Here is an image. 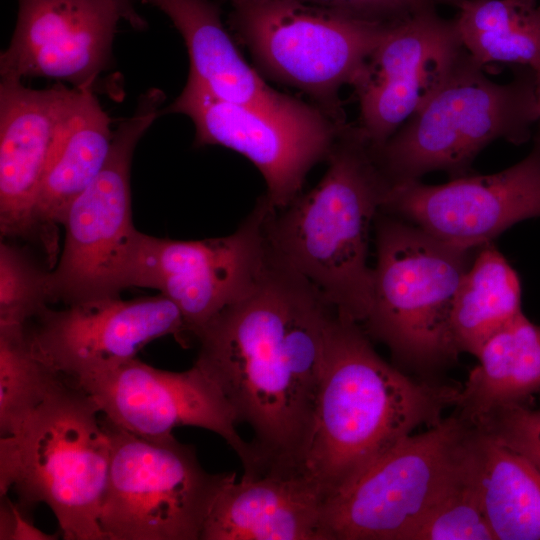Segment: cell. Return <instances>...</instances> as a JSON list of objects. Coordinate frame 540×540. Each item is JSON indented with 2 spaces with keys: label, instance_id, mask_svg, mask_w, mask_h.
Segmentation results:
<instances>
[{
  "label": "cell",
  "instance_id": "13",
  "mask_svg": "<svg viewBox=\"0 0 540 540\" xmlns=\"http://www.w3.org/2000/svg\"><path fill=\"white\" fill-rule=\"evenodd\" d=\"M72 382L91 396L107 420L128 432L158 439L173 435L179 426L203 428L222 437L234 450L244 476L261 474L251 442L238 433L234 410L195 364L186 371L172 372L135 357Z\"/></svg>",
  "mask_w": 540,
  "mask_h": 540
},
{
  "label": "cell",
  "instance_id": "30",
  "mask_svg": "<svg viewBox=\"0 0 540 540\" xmlns=\"http://www.w3.org/2000/svg\"><path fill=\"white\" fill-rule=\"evenodd\" d=\"M305 3L345 12L355 16L394 21L418 11L436 8L437 5H453L456 0H298Z\"/></svg>",
  "mask_w": 540,
  "mask_h": 540
},
{
  "label": "cell",
  "instance_id": "14",
  "mask_svg": "<svg viewBox=\"0 0 540 540\" xmlns=\"http://www.w3.org/2000/svg\"><path fill=\"white\" fill-rule=\"evenodd\" d=\"M469 56L455 20L436 8L392 21L352 84L355 126L371 148L381 147Z\"/></svg>",
  "mask_w": 540,
  "mask_h": 540
},
{
  "label": "cell",
  "instance_id": "12",
  "mask_svg": "<svg viewBox=\"0 0 540 540\" xmlns=\"http://www.w3.org/2000/svg\"><path fill=\"white\" fill-rule=\"evenodd\" d=\"M266 213L262 198L237 230L217 238L182 241L142 233L130 287L156 289L173 301L195 337L263 274L270 259Z\"/></svg>",
  "mask_w": 540,
  "mask_h": 540
},
{
  "label": "cell",
  "instance_id": "10",
  "mask_svg": "<svg viewBox=\"0 0 540 540\" xmlns=\"http://www.w3.org/2000/svg\"><path fill=\"white\" fill-rule=\"evenodd\" d=\"M474 430L453 411L397 444L326 500L328 540H405L457 480Z\"/></svg>",
  "mask_w": 540,
  "mask_h": 540
},
{
  "label": "cell",
  "instance_id": "2",
  "mask_svg": "<svg viewBox=\"0 0 540 540\" xmlns=\"http://www.w3.org/2000/svg\"><path fill=\"white\" fill-rule=\"evenodd\" d=\"M461 387L388 363L359 323L336 312L301 474L327 500L414 430L438 424Z\"/></svg>",
  "mask_w": 540,
  "mask_h": 540
},
{
  "label": "cell",
  "instance_id": "17",
  "mask_svg": "<svg viewBox=\"0 0 540 540\" xmlns=\"http://www.w3.org/2000/svg\"><path fill=\"white\" fill-rule=\"evenodd\" d=\"M9 46L0 55L1 79L43 77L90 89L112 63L116 0H17Z\"/></svg>",
  "mask_w": 540,
  "mask_h": 540
},
{
  "label": "cell",
  "instance_id": "4",
  "mask_svg": "<svg viewBox=\"0 0 540 540\" xmlns=\"http://www.w3.org/2000/svg\"><path fill=\"white\" fill-rule=\"evenodd\" d=\"M111 444L95 401L68 378L0 441V493L46 504L66 540H105L99 525Z\"/></svg>",
  "mask_w": 540,
  "mask_h": 540
},
{
  "label": "cell",
  "instance_id": "16",
  "mask_svg": "<svg viewBox=\"0 0 540 540\" xmlns=\"http://www.w3.org/2000/svg\"><path fill=\"white\" fill-rule=\"evenodd\" d=\"M27 331L37 354L55 371L76 381L110 370L149 342L172 335L184 344L189 331L177 305L166 296L87 300L61 310L47 307Z\"/></svg>",
  "mask_w": 540,
  "mask_h": 540
},
{
  "label": "cell",
  "instance_id": "29",
  "mask_svg": "<svg viewBox=\"0 0 540 540\" xmlns=\"http://www.w3.org/2000/svg\"><path fill=\"white\" fill-rule=\"evenodd\" d=\"M475 426L540 471V409H532L527 404L506 406L490 413Z\"/></svg>",
  "mask_w": 540,
  "mask_h": 540
},
{
  "label": "cell",
  "instance_id": "5",
  "mask_svg": "<svg viewBox=\"0 0 540 540\" xmlns=\"http://www.w3.org/2000/svg\"><path fill=\"white\" fill-rule=\"evenodd\" d=\"M375 222L377 263L371 305L361 327L388 347L399 368L440 379L459 355L451 314L473 250L451 246L382 211Z\"/></svg>",
  "mask_w": 540,
  "mask_h": 540
},
{
  "label": "cell",
  "instance_id": "24",
  "mask_svg": "<svg viewBox=\"0 0 540 540\" xmlns=\"http://www.w3.org/2000/svg\"><path fill=\"white\" fill-rule=\"evenodd\" d=\"M479 249L459 285L451 314L457 350L474 356L487 340L523 313L515 270L493 242Z\"/></svg>",
  "mask_w": 540,
  "mask_h": 540
},
{
  "label": "cell",
  "instance_id": "25",
  "mask_svg": "<svg viewBox=\"0 0 540 540\" xmlns=\"http://www.w3.org/2000/svg\"><path fill=\"white\" fill-rule=\"evenodd\" d=\"M454 6L462 43L479 64L540 70V5L526 8L515 0H457Z\"/></svg>",
  "mask_w": 540,
  "mask_h": 540
},
{
  "label": "cell",
  "instance_id": "33",
  "mask_svg": "<svg viewBox=\"0 0 540 540\" xmlns=\"http://www.w3.org/2000/svg\"><path fill=\"white\" fill-rule=\"evenodd\" d=\"M535 81H536V96H537V105H538V113H539L538 122H540V70L535 72Z\"/></svg>",
  "mask_w": 540,
  "mask_h": 540
},
{
  "label": "cell",
  "instance_id": "7",
  "mask_svg": "<svg viewBox=\"0 0 540 540\" xmlns=\"http://www.w3.org/2000/svg\"><path fill=\"white\" fill-rule=\"evenodd\" d=\"M230 2L231 25L262 70L308 95L337 124H347L339 91L354 83L392 21L298 0Z\"/></svg>",
  "mask_w": 540,
  "mask_h": 540
},
{
  "label": "cell",
  "instance_id": "22",
  "mask_svg": "<svg viewBox=\"0 0 540 540\" xmlns=\"http://www.w3.org/2000/svg\"><path fill=\"white\" fill-rule=\"evenodd\" d=\"M454 407L477 424L497 409L527 404L540 392V326L523 313L493 335L476 356Z\"/></svg>",
  "mask_w": 540,
  "mask_h": 540
},
{
  "label": "cell",
  "instance_id": "27",
  "mask_svg": "<svg viewBox=\"0 0 540 540\" xmlns=\"http://www.w3.org/2000/svg\"><path fill=\"white\" fill-rule=\"evenodd\" d=\"M474 435L454 484L409 531L405 540H496L485 516L474 457Z\"/></svg>",
  "mask_w": 540,
  "mask_h": 540
},
{
  "label": "cell",
  "instance_id": "32",
  "mask_svg": "<svg viewBox=\"0 0 540 540\" xmlns=\"http://www.w3.org/2000/svg\"><path fill=\"white\" fill-rule=\"evenodd\" d=\"M116 1L121 9L123 19L127 21L133 28L141 30L147 27V22L138 14L134 6V0Z\"/></svg>",
  "mask_w": 540,
  "mask_h": 540
},
{
  "label": "cell",
  "instance_id": "9",
  "mask_svg": "<svg viewBox=\"0 0 540 540\" xmlns=\"http://www.w3.org/2000/svg\"><path fill=\"white\" fill-rule=\"evenodd\" d=\"M111 462L99 525L105 540H199L222 487L235 473L213 474L193 446L174 435L150 439L102 415Z\"/></svg>",
  "mask_w": 540,
  "mask_h": 540
},
{
  "label": "cell",
  "instance_id": "34",
  "mask_svg": "<svg viewBox=\"0 0 540 540\" xmlns=\"http://www.w3.org/2000/svg\"><path fill=\"white\" fill-rule=\"evenodd\" d=\"M515 1L523 7L531 8L537 5L538 0H515Z\"/></svg>",
  "mask_w": 540,
  "mask_h": 540
},
{
  "label": "cell",
  "instance_id": "8",
  "mask_svg": "<svg viewBox=\"0 0 540 540\" xmlns=\"http://www.w3.org/2000/svg\"><path fill=\"white\" fill-rule=\"evenodd\" d=\"M164 99L157 88L140 96L133 114L114 132L102 170L67 207L63 250L49 276L52 302L116 297L130 287L142 234L132 222L131 161L138 141L161 116Z\"/></svg>",
  "mask_w": 540,
  "mask_h": 540
},
{
  "label": "cell",
  "instance_id": "20",
  "mask_svg": "<svg viewBox=\"0 0 540 540\" xmlns=\"http://www.w3.org/2000/svg\"><path fill=\"white\" fill-rule=\"evenodd\" d=\"M166 14L182 35L189 55L187 80L216 97L270 110L303 101L270 87L245 61L211 0H141Z\"/></svg>",
  "mask_w": 540,
  "mask_h": 540
},
{
  "label": "cell",
  "instance_id": "23",
  "mask_svg": "<svg viewBox=\"0 0 540 540\" xmlns=\"http://www.w3.org/2000/svg\"><path fill=\"white\" fill-rule=\"evenodd\" d=\"M473 448L482 506L496 540H540V471L476 426Z\"/></svg>",
  "mask_w": 540,
  "mask_h": 540
},
{
  "label": "cell",
  "instance_id": "21",
  "mask_svg": "<svg viewBox=\"0 0 540 540\" xmlns=\"http://www.w3.org/2000/svg\"><path fill=\"white\" fill-rule=\"evenodd\" d=\"M110 124L95 91L80 89L52 149L35 206L37 239L52 260L57 251V224L109 156L114 135Z\"/></svg>",
  "mask_w": 540,
  "mask_h": 540
},
{
  "label": "cell",
  "instance_id": "19",
  "mask_svg": "<svg viewBox=\"0 0 540 540\" xmlns=\"http://www.w3.org/2000/svg\"><path fill=\"white\" fill-rule=\"evenodd\" d=\"M325 498L303 474L233 476L205 520L201 540H328Z\"/></svg>",
  "mask_w": 540,
  "mask_h": 540
},
{
  "label": "cell",
  "instance_id": "3",
  "mask_svg": "<svg viewBox=\"0 0 540 540\" xmlns=\"http://www.w3.org/2000/svg\"><path fill=\"white\" fill-rule=\"evenodd\" d=\"M327 161L310 191L279 210L266 203L265 236L276 260L307 280L337 314L361 325L373 290L370 230L391 183L355 125L341 130Z\"/></svg>",
  "mask_w": 540,
  "mask_h": 540
},
{
  "label": "cell",
  "instance_id": "11",
  "mask_svg": "<svg viewBox=\"0 0 540 540\" xmlns=\"http://www.w3.org/2000/svg\"><path fill=\"white\" fill-rule=\"evenodd\" d=\"M169 113L192 120L195 147L219 145L249 159L265 180L263 198L273 210L286 207L302 193L308 172L327 159L348 124H337L316 105L305 102L288 110L229 102L190 80L162 108L161 115Z\"/></svg>",
  "mask_w": 540,
  "mask_h": 540
},
{
  "label": "cell",
  "instance_id": "6",
  "mask_svg": "<svg viewBox=\"0 0 540 540\" xmlns=\"http://www.w3.org/2000/svg\"><path fill=\"white\" fill-rule=\"evenodd\" d=\"M539 121L535 71L520 66L507 83L492 81L471 55L378 149L391 184L434 171L470 174L477 155L496 140L527 142Z\"/></svg>",
  "mask_w": 540,
  "mask_h": 540
},
{
  "label": "cell",
  "instance_id": "1",
  "mask_svg": "<svg viewBox=\"0 0 540 540\" xmlns=\"http://www.w3.org/2000/svg\"><path fill=\"white\" fill-rule=\"evenodd\" d=\"M336 311L302 276L269 262L195 338L198 366L253 433L261 474H301Z\"/></svg>",
  "mask_w": 540,
  "mask_h": 540
},
{
  "label": "cell",
  "instance_id": "18",
  "mask_svg": "<svg viewBox=\"0 0 540 540\" xmlns=\"http://www.w3.org/2000/svg\"><path fill=\"white\" fill-rule=\"evenodd\" d=\"M80 89L58 83L31 89L0 82V230L3 237L37 239L35 206L57 137Z\"/></svg>",
  "mask_w": 540,
  "mask_h": 540
},
{
  "label": "cell",
  "instance_id": "26",
  "mask_svg": "<svg viewBox=\"0 0 540 540\" xmlns=\"http://www.w3.org/2000/svg\"><path fill=\"white\" fill-rule=\"evenodd\" d=\"M64 378L37 354L27 325L0 327L1 437L18 431Z\"/></svg>",
  "mask_w": 540,
  "mask_h": 540
},
{
  "label": "cell",
  "instance_id": "15",
  "mask_svg": "<svg viewBox=\"0 0 540 540\" xmlns=\"http://www.w3.org/2000/svg\"><path fill=\"white\" fill-rule=\"evenodd\" d=\"M381 211L465 250L479 249L510 226L540 217V129L530 153L509 168L440 185L390 184Z\"/></svg>",
  "mask_w": 540,
  "mask_h": 540
},
{
  "label": "cell",
  "instance_id": "28",
  "mask_svg": "<svg viewBox=\"0 0 540 540\" xmlns=\"http://www.w3.org/2000/svg\"><path fill=\"white\" fill-rule=\"evenodd\" d=\"M50 272L19 247L0 245V327L25 326L52 302Z\"/></svg>",
  "mask_w": 540,
  "mask_h": 540
},
{
  "label": "cell",
  "instance_id": "31",
  "mask_svg": "<svg viewBox=\"0 0 540 540\" xmlns=\"http://www.w3.org/2000/svg\"><path fill=\"white\" fill-rule=\"evenodd\" d=\"M4 497L0 513L1 540H52L54 535L47 534L35 527L24 515L19 504H14Z\"/></svg>",
  "mask_w": 540,
  "mask_h": 540
}]
</instances>
